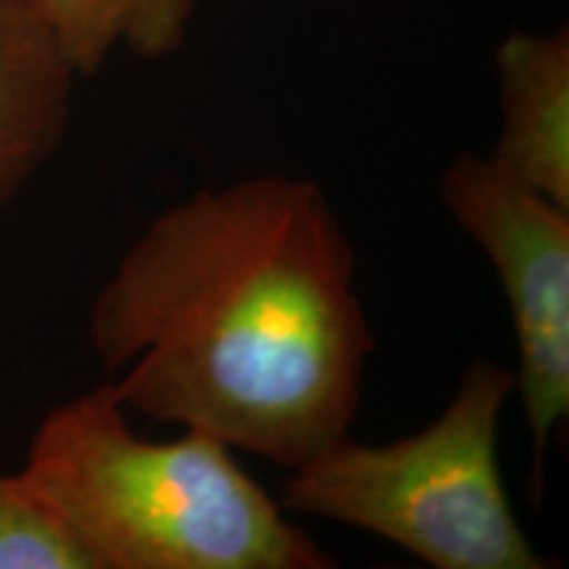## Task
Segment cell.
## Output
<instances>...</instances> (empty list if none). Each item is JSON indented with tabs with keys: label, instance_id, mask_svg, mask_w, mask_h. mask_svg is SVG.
Listing matches in <instances>:
<instances>
[{
	"label": "cell",
	"instance_id": "277c9868",
	"mask_svg": "<svg viewBox=\"0 0 569 569\" xmlns=\"http://www.w3.org/2000/svg\"><path fill=\"white\" fill-rule=\"evenodd\" d=\"M438 196L488 256L507 296L517 338L515 393L530 427L540 490L546 446L569 417V209L480 153L453 156Z\"/></svg>",
	"mask_w": 569,
	"mask_h": 569
},
{
	"label": "cell",
	"instance_id": "8992f818",
	"mask_svg": "<svg viewBox=\"0 0 569 569\" xmlns=\"http://www.w3.org/2000/svg\"><path fill=\"white\" fill-rule=\"evenodd\" d=\"M77 77L27 0H0V209L61 146Z\"/></svg>",
	"mask_w": 569,
	"mask_h": 569
},
{
	"label": "cell",
	"instance_id": "5b68a950",
	"mask_svg": "<svg viewBox=\"0 0 569 569\" xmlns=\"http://www.w3.org/2000/svg\"><path fill=\"white\" fill-rule=\"evenodd\" d=\"M501 130L493 159L569 209V30H515L496 51Z\"/></svg>",
	"mask_w": 569,
	"mask_h": 569
},
{
	"label": "cell",
	"instance_id": "6da1fadb",
	"mask_svg": "<svg viewBox=\"0 0 569 569\" xmlns=\"http://www.w3.org/2000/svg\"><path fill=\"white\" fill-rule=\"evenodd\" d=\"M127 411L296 469L351 436L372 327L315 180L198 190L146 224L90 306Z\"/></svg>",
	"mask_w": 569,
	"mask_h": 569
},
{
	"label": "cell",
	"instance_id": "ba28073f",
	"mask_svg": "<svg viewBox=\"0 0 569 569\" xmlns=\"http://www.w3.org/2000/svg\"><path fill=\"white\" fill-rule=\"evenodd\" d=\"M0 569H96L63 517L24 475H0Z\"/></svg>",
	"mask_w": 569,
	"mask_h": 569
},
{
	"label": "cell",
	"instance_id": "52a82bcc",
	"mask_svg": "<svg viewBox=\"0 0 569 569\" xmlns=\"http://www.w3.org/2000/svg\"><path fill=\"white\" fill-rule=\"evenodd\" d=\"M80 77L98 74L119 48L159 61L188 38L198 0H27Z\"/></svg>",
	"mask_w": 569,
	"mask_h": 569
},
{
	"label": "cell",
	"instance_id": "7a4b0ae2",
	"mask_svg": "<svg viewBox=\"0 0 569 569\" xmlns=\"http://www.w3.org/2000/svg\"><path fill=\"white\" fill-rule=\"evenodd\" d=\"M21 475L96 569L338 567L224 440L201 430L140 438L111 382L42 417Z\"/></svg>",
	"mask_w": 569,
	"mask_h": 569
},
{
	"label": "cell",
	"instance_id": "3957f363",
	"mask_svg": "<svg viewBox=\"0 0 569 569\" xmlns=\"http://www.w3.org/2000/svg\"><path fill=\"white\" fill-rule=\"evenodd\" d=\"M515 372L488 359L465 369L438 419L393 443L348 436L290 469L288 515L365 530L436 569H543L511 509L498 427Z\"/></svg>",
	"mask_w": 569,
	"mask_h": 569
}]
</instances>
